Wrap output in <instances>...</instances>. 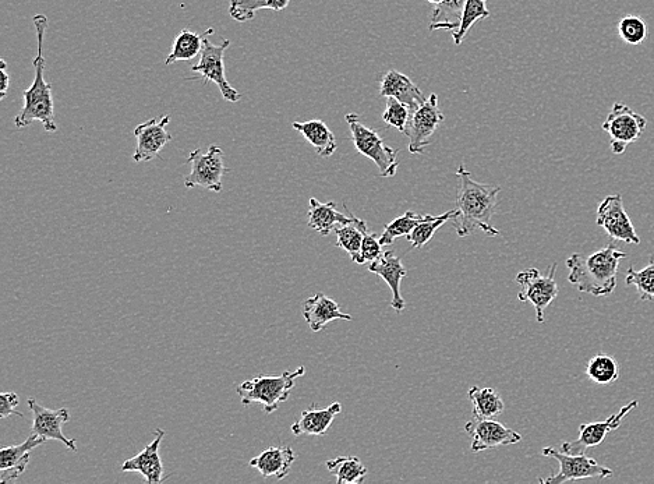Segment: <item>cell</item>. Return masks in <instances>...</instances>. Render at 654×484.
<instances>
[{"mask_svg":"<svg viewBox=\"0 0 654 484\" xmlns=\"http://www.w3.org/2000/svg\"><path fill=\"white\" fill-rule=\"evenodd\" d=\"M456 176L459 179L456 196L458 215L454 218V226L459 238H466L476 231H483L489 236L500 235V231L491 225V219L496 213L501 187L475 182L465 165L459 166Z\"/></svg>","mask_w":654,"mask_h":484,"instance_id":"6da1fadb","label":"cell"},{"mask_svg":"<svg viewBox=\"0 0 654 484\" xmlns=\"http://www.w3.org/2000/svg\"><path fill=\"white\" fill-rule=\"evenodd\" d=\"M33 21L38 40L37 56L33 60L35 77L31 87L23 93L24 105L17 113L14 125L17 129H24L38 120L44 125L47 132L53 133L58 130L55 122V102H53L52 87L45 80L47 62H45L44 56V42L48 17L45 14H35Z\"/></svg>","mask_w":654,"mask_h":484,"instance_id":"7a4b0ae2","label":"cell"},{"mask_svg":"<svg viewBox=\"0 0 654 484\" xmlns=\"http://www.w3.org/2000/svg\"><path fill=\"white\" fill-rule=\"evenodd\" d=\"M628 254L621 252L615 245H608L596 253L583 256L572 254L567 260L568 281L579 292L592 296H610L617 286V272L622 260Z\"/></svg>","mask_w":654,"mask_h":484,"instance_id":"3957f363","label":"cell"},{"mask_svg":"<svg viewBox=\"0 0 654 484\" xmlns=\"http://www.w3.org/2000/svg\"><path fill=\"white\" fill-rule=\"evenodd\" d=\"M306 369L298 367L295 372H284L281 376H258L247 380L236 388L243 406L263 405L264 413H274L279 405L288 401L295 381L304 376Z\"/></svg>","mask_w":654,"mask_h":484,"instance_id":"277c9868","label":"cell"},{"mask_svg":"<svg viewBox=\"0 0 654 484\" xmlns=\"http://www.w3.org/2000/svg\"><path fill=\"white\" fill-rule=\"evenodd\" d=\"M345 120L351 130L352 141L357 153L364 155L377 165L381 178H392L397 175L399 151L388 147L376 130L363 125L357 113H348Z\"/></svg>","mask_w":654,"mask_h":484,"instance_id":"5b68a950","label":"cell"},{"mask_svg":"<svg viewBox=\"0 0 654 484\" xmlns=\"http://www.w3.org/2000/svg\"><path fill=\"white\" fill-rule=\"evenodd\" d=\"M214 34L212 27L205 30L203 51L199 63L192 67V72L199 74V79L217 84L224 100L236 104L242 100V95L229 84L225 76V52L231 47V40H224L219 45L212 44L210 38Z\"/></svg>","mask_w":654,"mask_h":484,"instance_id":"8992f818","label":"cell"},{"mask_svg":"<svg viewBox=\"0 0 654 484\" xmlns=\"http://www.w3.org/2000/svg\"><path fill=\"white\" fill-rule=\"evenodd\" d=\"M602 127L610 136L611 151L615 155H621L628 146L641 139L648 127V119L624 102H615Z\"/></svg>","mask_w":654,"mask_h":484,"instance_id":"52a82bcc","label":"cell"},{"mask_svg":"<svg viewBox=\"0 0 654 484\" xmlns=\"http://www.w3.org/2000/svg\"><path fill=\"white\" fill-rule=\"evenodd\" d=\"M557 263L551 264L546 275L537 268H528L516 275V284L521 286L518 299L521 302H530L536 310V319L544 323V310L554 302L558 296V285L555 282Z\"/></svg>","mask_w":654,"mask_h":484,"instance_id":"ba28073f","label":"cell"},{"mask_svg":"<svg viewBox=\"0 0 654 484\" xmlns=\"http://www.w3.org/2000/svg\"><path fill=\"white\" fill-rule=\"evenodd\" d=\"M544 457L554 458L560 464V471L547 479H540L543 484H562L576 482L583 479H606L613 476V471L607 466L600 465L596 459L586 457L585 454L571 455L555 448H543Z\"/></svg>","mask_w":654,"mask_h":484,"instance_id":"9c48e42d","label":"cell"},{"mask_svg":"<svg viewBox=\"0 0 654 484\" xmlns=\"http://www.w3.org/2000/svg\"><path fill=\"white\" fill-rule=\"evenodd\" d=\"M187 162L192 166V171L185 178L186 187H204L210 192H222V180L229 169L225 166L224 150L221 147L212 144L207 153H201L197 148L190 153Z\"/></svg>","mask_w":654,"mask_h":484,"instance_id":"30bf717a","label":"cell"},{"mask_svg":"<svg viewBox=\"0 0 654 484\" xmlns=\"http://www.w3.org/2000/svg\"><path fill=\"white\" fill-rule=\"evenodd\" d=\"M443 120L444 113L438 107L437 95L431 94L423 105L412 112L403 132L409 137V153L423 154Z\"/></svg>","mask_w":654,"mask_h":484,"instance_id":"8fae6325","label":"cell"},{"mask_svg":"<svg viewBox=\"0 0 654 484\" xmlns=\"http://www.w3.org/2000/svg\"><path fill=\"white\" fill-rule=\"evenodd\" d=\"M596 224L604 229L611 239L621 240L629 245H639L641 238L624 208L621 194H611L597 207Z\"/></svg>","mask_w":654,"mask_h":484,"instance_id":"7c38bea8","label":"cell"},{"mask_svg":"<svg viewBox=\"0 0 654 484\" xmlns=\"http://www.w3.org/2000/svg\"><path fill=\"white\" fill-rule=\"evenodd\" d=\"M638 406V401L629 402V404L622 406L620 411L611 415L610 418L604 422L586 423L579 427L578 440L571 441V443L562 444L561 451L567 452L571 455L585 454L589 448L597 447L603 443L604 438L610 431L617 430L621 426L622 420L629 412L634 411Z\"/></svg>","mask_w":654,"mask_h":484,"instance_id":"4fadbf2b","label":"cell"},{"mask_svg":"<svg viewBox=\"0 0 654 484\" xmlns=\"http://www.w3.org/2000/svg\"><path fill=\"white\" fill-rule=\"evenodd\" d=\"M171 116L164 115L161 119H150L141 123L134 129V137L137 140L136 151L133 154V161L148 162L157 158L164 150L166 144L171 143L172 134L168 132Z\"/></svg>","mask_w":654,"mask_h":484,"instance_id":"5bb4252c","label":"cell"},{"mask_svg":"<svg viewBox=\"0 0 654 484\" xmlns=\"http://www.w3.org/2000/svg\"><path fill=\"white\" fill-rule=\"evenodd\" d=\"M465 430L472 437L470 450L475 454L491 450V448L518 444L522 441L521 434L501 425L496 419H473L465 426Z\"/></svg>","mask_w":654,"mask_h":484,"instance_id":"9a60e30c","label":"cell"},{"mask_svg":"<svg viewBox=\"0 0 654 484\" xmlns=\"http://www.w3.org/2000/svg\"><path fill=\"white\" fill-rule=\"evenodd\" d=\"M28 406L33 412V434L45 440H56L65 444L73 452H77L76 440L67 438L63 434V426L69 423L70 413L66 408L52 409L45 408L38 404L35 399H28Z\"/></svg>","mask_w":654,"mask_h":484,"instance_id":"2e32d148","label":"cell"},{"mask_svg":"<svg viewBox=\"0 0 654 484\" xmlns=\"http://www.w3.org/2000/svg\"><path fill=\"white\" fill-rule=\"evenodd\" d=\"M164 437V429L155 430L152 443L148 444L136 457L126 459L122 465V472L140 473L148 484L164 482L166 479L164 465H162L161 455H159V447H161Z\"/></svg>","mask_w":654,"mask_h":484,"instance_id":"e0dca14e","label":"cell"},{"mask_svg":"<svg viewBox=\"0 0 654 484\" xmlns=\"http://www.w3.org/2000/svg\"><path fill=\"white\" fill-rule=\"evenodd\" d=\"M45 438L31 434L23 444L2 448L0 451V483L19 479L30 464L31 451L45 443Z\"/></svg>","mask_w":654,"mask_h":484,"instance_id":"ac0fdd59","label":"cell"},{"mask_svg":"<svg viewBox=\"0 0 654 484\" xmlns=\"http://www.w3.org/2000/svg\"><path fill=\"white\" fill-rule=\"evenodd\" d=\"M369 271L387 282L392 292L391 307L395 312L401 313L406 307L405 299L401 295V284L402 279L408 275L402 260L395 256L394 252H384L380 259L369 264Z\"/></svg>","mask_w":654,"mask_h":484,"instance_id":"d6986e66","label":"cell"},{"mask_svg":"<svg viewBox=\"0 0 654 484\" xmlns=\"http://www.w3.org/2000/svg\"><path fill=\"white\" fill-rule=\"evenodd\" d=\"M380 94L385 98H395L402 104L408 105L412 112L427 101L426 95L405 74L398 70H390L384 74L380 81Z\"/></svg>","mask_w":654,"mask_h":484,"instance_id":"ffe728a7","label":"cell"},{"mask_svg":"<svg viewBox=\"0 0 654 484\" xmlns=\"http://www.w3.org/2000/svg\"><path fill=\"white\" fill-rule=\"evenodd\" d=\"M303 317L313 332L324 330L325 325L330 324L331 321H352L351 314L342 312L337 302L321 292L316 293V295L311 296L304 302Z\"/></svg>","mask_w":654,"mask_h":484,"instance_id":"44dd1931","label":"cell"},{"mask_svg":"<svg viewBox=\"0 0 654 484\" xmlns=\"http://www.w3.org/2000/svg\"><path fill=\"white\" fill-rule=\"evenodd\" d=\"M314 406L316 405H311L309 409L303 411L298 422L293 423L291 430L295 436H325L335 418L342 411V405L339 402H335L325 409H316Z\"/></svg>","mask_w":654,"mask_h":484,"instance_id":"7402d4cb","label":"cell"},{"mask_svg":"<svg viewBox=\"0 0 654 484\" xmlns=\"http://www.w3.org/2000/svg\"><path fill=\"white\" fill-rule=\"evenodd\" d=\"M296 455L291 447L267 448L250 461V466L257 469L264 478L285 479L291 472Z\"/></svg>","mask_w":654,"mask_h":484,"instance_id":"603a6c76","label":"cell"},{"mask_svg":"<svg viewBox=\"0 0 654 484\" xmlns=\"http://www.w3.org/2000/svg\"><path fill=\"white\" fill-rule=\"evenodd\" d=\"M344 207L348 215L339 213L335 203H320L317 199H310V228L320 233V235L328 236L339 225L349 224L352 221V213L346 203H344Z\"/></svg>","mask_w":654,"mask_h":484,"instance_id":"cb8c5ba5","label":"cell"},{"mask_svg":"<svg viewBox=\"0 0 654 484\" xmlns=\"http://www.w3.org/2000/svg\"><path fill=\"white\" fill-rule=\"evenodd\" d=\"M293 129L302 134L309 141L321 158H330L337 151L338 143L330 127L323 120H309V122H293Z\"/></svg>","mask_w":654,"mask_h":484,"instance_id":"d4e9b609","label":"cell"},{"mask_svg":"<svg viewBox=\"0 0 654 484\" xmlns=\"http://www.w3.org/2000/svg\"><path fill=\"white\" fill-rule=\"evenodd\" d=\"M367 228L369 226L366 221L356 217L355 214H352V221L349 224L339 225L338 228H335L338 238L337 247L345 250L356 264H360L362 261L363 236Z\"/></svg>","mask_w":654,"mask_h":484,"instance_id":"484cf974","label":"cell"},{"mask_svg":"<svg viewBox=\"0 0 654 484\" xmlns=\"http://www.w3.org/2000/svg\"><path fill=\"white\" fill-rule=\"evenodd\" d=\"M468 394L473 404V418L480 420L496 419L504 412L503 398L494 388L472 387Z\"/></svg>","mask_w":654,"mask_h":484,"instance_id":"4316f807","label":"cell"},{"mask_svg":"<svg viewBox=\"0 0 654 484\" xmlns=\"http://www.w3.org/2000/svg\"><path fill=\"white\" fill-rule=\"evenodd\" d=\"M205 33L199 34L185 28L176 35L175 42H173L171 55L165 60V65H173L176 62H185V60H192L197 55L201 54L204 47Z\"/></svg>","mask_w":654,"mask_h":484,"instance_id":"83f0119b","label":"cell"},{"mask_svg":"<svg viewBox=\"0 0 654 484\" xmlns=\"http://www.w3.org/2000/svg\"><path fill=\"white\" fill-rule=\"evenodd\" d=\"M291 0H231L229 14L238 23H246L254 19L260 10L282 12L289 6Z\"/></svg>","mask_w":654,"mask_h":484,"instance_id":"f1b7e54d","label":"cell"},{"mask_svg":"<svg viewBox=\"0 0 654 484\" xmlns=\"http://www.w3.org/2000/svg\"><path fill=\"white\" fill-rule=\"evenodd\" d=\"M325 466L337 478L338 484H360L367 478L366 466L356 457L330 459Z\"/></svg>","mask_w":654,"mask_h":484,"instance_id":"f546056e","label":"cell"},{"mask_svg":"<svg viewBox=\"0 0 654 484\" xmlns=\"http://www.w3.org/2000/svg\"><path fill=\"white\" fill-rule=\"evenodd\" d=\"M465 3L466 0H445L443 5L434 7L430 31L448 30L452 33L458 30Z\"/></svg>","mask_w":654,"mask_h":484,"instance_id":"4dcf8cb0","label":"cell"},{"mask_svg":"<svg viewBox=\"0 0 654 484\" xmlns=\"http://www.w3.org/2000/svg\"><path fill=\"white\" fill-rule=\"evenodd\" d=\"M586 376L599 385H610L620 378V366L617 360L610 355H596L586 366Z\"/></svg>","mask_w":654,"mask_h":484,"instance_id":"1f68e13d","label":"cell"},{"mask_svg":"<svg viewBox=\"0 0 654 484\" xmlns=\"http://www.w3.org/2000/svg\"><path fill=\"white\" fill-rule=\"evenodd\" d=\"M458 215V210L447 211L443 215H429L426 221L420 222L419 225L413 229L412 233L408 236L409 243L413 249L420 250L423 246L433 239L434 233L438 231L445 224V222L454 219Z\"/></svg>","mask_w":654,"mask_h":484,"instance_id":"d6a6232c","label":"cell"},{"mask_svg":"<svg viewBox=\"0 0 654 484\" xmlns=\"http://www.w3.org/2000/svg\"><path fill=\"white\" fill-rule=\"evenodd\" d=\"M427 218H429V215H419L412 213V211H408L402 217L395 218L390 224L385 225L383 235L380 238L381 245L390 246L395 240L402 238V236L408 238L413 229L420 222L426 221Z\"/></svg>","mask_w":654,"mask_h":484,"instance_id":"836d02e7","label":"cell"},{"mask_svg":"<svg viewBox=\"0 0 654 484\" xmlns=\"http://www.w3.org/2000/svg\"><path fill=\"white\" fill-rule=\"evenodd\" d=\"M487 0H466L465 7H463L462 20L459 24L458 30L452 31V38H454L455 45H461L463 38L468 34L470 28L475 26L477 21L489 19L491 16L489 9H487Z\"/></svg>","mask_w":654,"mask_h":484,"instance_id":"e575fe53","label":"cell"},{"mask_svg":"<svg viewBox=\"0 0 654 484\" xmlns=\"http://www.w3.org/2000/svg\"><path fill=\"white\" fill-rule=\"evenodd\" d=\"M618 35L625 44L638 47L648 40V24L641 17L628 14V16L622 17L618 23Z\"/></svg>","mask_w":654,"mask_h":484,"instance_id":"d590c367","label":"cell"},{"mask_svg":"<svg viewBox=\"0 0 654 484\" xmlns=\"http://www.w3.org/2000/svg\"><path fill=\"white\" fill-rule=\"evenodd\" d=\"M625 282L628 286H635L638 289L639 298L642 302L654 299V256L650 257L648 266L636 271L629 268Z\"/></svg>","mask_w":654,"mask_h":484,"instance_id":"8d00e7d4","label":"cell"},{"mask_svg":"<svg viewBox=\"0 0 654 484\" xmlns=\"http://www.w3.org/2000/svg\"><path fill=\"white\" fill-rule=\"evenodd\" d=\"M410 115H412V109L408 105L402 104L401 101L395 100V98H388L387 108H385L381 118L388 126L394 127V129L403 133L406 126H408Z\"/></svg>","mask_w":654,"mask_h":484,"instance_id":"74e56055","label":"cell"},{"mask_svg":"<svg viewBox=\"0 0 654 484\" xmlns=\"http://www.w3.org/2000/svg\"><path fill=\"white\" fill-rule=\"evenodd\" d=\"M383 247L376 233L370 232L369 228H367L363 236L362 261H360V264H370L380 259L384 253Z\"/></svg>","mask_w":654,"mask_h":484,"instance_id":"f35d334b","label":"cell"},{"mask_svg":"<svg viewBox=\"0 0 654 484\" xmlns=\"http://www.w3.org/2000/svg\"><path fill=\"white\" fill-rule=\"evenodd\" d=\"M17 405H19V395L16 392H2L0 394V418L7 419L12 415L24 418L23 413L16 411Z\"/></svg>","mask_w":654,"mask_h":484,"instance_id":"ab89813d","label":"cell"},{"mask_svg":"<svg viewBox=\"0 0 654 484\" xmlns=\"http://www.w3.org/2000/svg\"><path fill=\"white\" fill-rule=\"evenodd\" d=\"M0 76H2V91H0V100L6 97L7 90L10 86V76L7 73V63L5 59L0 60Z\"/></svg>","mask_w":654,"mask_h":484,"instance_id":"60d3db41","label":"cell"},{"mask_svg":"<svg viewBox=\"0 0 654 484\" xmlns=\"http://www.w3.org/2000/svg\"><path fill=\"white\" fill-rule=\"evenodd\" d=\"M427 3H430V5H433L434 7L443 5L445 0H426Z\"/></svg>","mask_w":654,"mask_h":484,"instance_id":"b9f144b4","label":"cell"}]
</instances>
